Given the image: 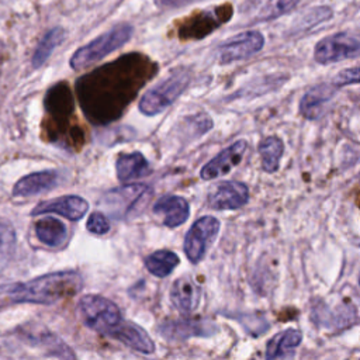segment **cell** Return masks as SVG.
Listing matches in <instances>:
<instances>
[{
  "mask_svg": "<svg viewBox=\"0 0 360 360\" xmlns=\"http://www.w3.org/2000/svg\"><path fill=\"white\" fill-rule=\"evenodd\" d=\"M359 285H360V276H359Z\"/></svg>",
  "mask_w": 360,
  "mask_h": 360,
  "instance_id": "29",
  "label": "cell"
},
{
  "mask_svg": "<svg viewBox=\"0 0 360 360\" xmlns=\"http://www.w3.org/2000/svg\"><path fill=\"white\" fill-rule=\"evenodd\" d=\"M354 83H360V66L343 69L332 80V84L336 89L343 87V86H349V84H354Z\"/></svg>",
  "mask_w": 360,
  "mask_h": 360,
  "instance_id": "27",
  "label": "cell"
},
{
  "mask_svg": "<svg viewBox=\"0 0 360 360\" xmlns=\"http://www.w3.org/2000/svg\"><path fill=\"white\" fill-rule=\"evenodd\" d=\"M150 188L146 184H128L114 188L103 198V205L115 218H128L148 200Z\"/></svg>",
  "mask_w": 360,
  "mask_h": 360,
  "instance_id": "6",
  "label": "cell"
},
{
  "mask_svg": "<svg viewBox=\"0 0 360 360\" xmlns=\"http://www.w3.org/2000/svg\"><path fill=\"white\" fill-rule=\"evenodd\" d=\"M89 210V202L80 195H63L55 200L42 201L31 211V215L59 214L70 221H79Z\"/></svg>",
  "mask_w": 360,
  "mask_h": 360,
  "instance_id": "11",
  "label": "cell"
},
{
  "mask_svg": "<svg viewBox=\"0 0 360 360\" xmlns=\"http://www.w3.org/2000/svg\"><path fill=\"white\" fill-rule=\"evenodd\" d=\"M146 269L156 277H166L169 276L174 267L179 264V256L172 250H156L149 255L145 260Z\"/></svg>",
  "mask_w": 360,
  "mask_h": 360,
  "instance_id": "24",
  "label": "cell"
},
{
  "mask_svg": "<svg viewBox=\"0 0 360 360\" xmlns=\"http://www.w3.org/2000/svg\"><path fill=\"white\" fill-rule=\"evenodd\" d=\"M257 150L262 159V169L267 173L277 172L280 167V159L284 153L283 141L276 135L266 136L260 141Z\"/></svg>",
  "mask_w": 360,
  "mask_h": 360,
  "instance_id": "22",
  "label": "cell"
},
{
  "mask_svg": "<svg viewBox=\"0 0 360 360\" xmlns=\"http://www.w3.org/2000/svg\"><path fill=\"white\" fill-rule=\"evenodd\" d=\"M134 27L128 22H121L114 25L107 32L98 35L89 44L80 46L70 58V68L80 70L90 66L94 62L101 60L108 53L124 46L132 37Z\"/></svg>",
  "mask_w": 360,
  "mask_h": 360,
  "instance_id": "2",
  "label": "cell"
},
{
  "mask_svg": "<svg viewBox=\"0 0 360 360\" xmlns=\"http://www.w3.org/2000/svg\"><path fill=\"white\" fill-rule=\"evenodd\" d=\"M300 0H246L243 13L253 21H269L291 11Z\"/></svg>",
  "mask_w": 360,
  "mask_h": 360,
  "instance_id": "14",
  "label": "cell"
},
{
  "mask_svg": "<svg viewBox=\"0 0 360 360\" xmlns=\"http://www.w3.org/2000/svg\"><path fill=\"white\" fill-rule=\"evenodd\" d=\"M153 212L162 217V221L169 228H176L184 224L190 215V205L180 195H165L153 204Z\"/></svg>",
  "mask_w": 360,
  "mask_h": 360,
  "instance_id": "15",
  "label": "cell"
},
{
  "mask_svg": "<svg viewBox=\"0 0 360 360\" xmlns=\"http://www.w3.org/2000/svg\"><path fill=\"white\" fill-rule=\"evenodd\" d=\"M82 287L83 278L80 273L65 270L48 273L27 283L17 284L8 292L14 302L49 305L76 295Z\"/></svg>",
  "mask_w": 360,
  "mask_h": 360,
  "instance_id": "1",
  "label": "cell"
},
{
  "mask_svg": "<svg viewBox=\"0 0 360 360\" xmlns=\"http://www.w3.org/2000/svg\"><path fill=\"white\" fill-rule=\"evenodd\" d=\"M214 325L207 319L170 321L160 326V333L167 339H187L190 336H208L214 332Z\"/></svg>",
  "mask_w": 360,
  "mask_h": 360,
  "instance_id": "18",
  "label": "cell"
},
{
  "mask_svg": "<svg viewBox=\"0 0 360 360\" xmlns=\"http://www.w3.org/2000/svg\"><path fill=\"white\" fill-rule=\"evenodd\" d=\"M190 83V75L186 70L172 73L158 86L149 89L139 101V111L143 115L153 117L166 110Z\"/></svg>",
  "mask_w": 360,
  "mask_h": 360,
  "instance_id": "4",
  "label": "cell"
},
{
  "mask_svg": "<svg viewBox=\"0 0 360 360\" xmlns=\"http://www.w3.org/2000/svg\"><path fill=\"white\" fill-rule=\"evenodd\" d=\"M86 226H87L89 232L96 233V235H104L110 231V222H108L107 217L100 211H96L89 217Z\"/></svg>",
  "mask_w": 360,
  "mask_h": 360,
  "instance_id": "26",
  "label": "cell"
},
{
  "mask_svg": "<svg viewBox=\"0 0 360 360\" xmlns=\"http://www.w3.org/2000/svg\"><path fill=\"white\" fill-rule=\"evenodd\" d=\"M264 46V37L259 31H243L218 48V59L221 63H231L248 59L262 51Z\"/></svg>",
  "mask_w": 360,
  "mask_h": 360,
  "instance_id": "8",
  "label": "cell"
},
{
  "mask_svg": "<svg viewBox=\"0 0 360 360\" xmlns=\"http://www.w3.org/2000/svg\"><path fill=\"white\" fill-rule=\"evenodd\" d=\"M302 340V333L297 329H285L277 335H274L266 347V359L276 360L278 357L285 356L292 349H295Z\"/></svg>",
  "mask_w": 360,
  "mask_h": 360,
  "instance_id": "21",
  "label": "cell"
},
{
  "mask_svg": "<svg viewBox=\"0 0 360 360\" xmlns=\"http://www.w3.org/2000/svg\"><path fill=\"white\" fill-rule=\"evenodd\" d=\"M219 226V221L211 215L201 217L191 225L184 238V253L191 263L202 260L208 248L215 240Z\"/></svg>",
  "mask_w": 360,
  "mask_h": 360,
  "instance_id": "7",
  "label": "cell"
},
{
  "mask_svg": "<svg viewBox=\"0 0 360 360\" xmlns=\"http://www.w3.org/2000/svg\"><path fill=\"white\" fill-rule=\"evenodd\" d=\"M248 149V142L239 139L221 150L215 158L205 163L200 172L202 180H212L229 173L235 166H238Z\"/></svg>",
  "mask_w": 360,
  "mask_h": 360,
  "instance_id": "9",
  "label": "cell"
},
{
  "mask_svg": "<svg viewBox=\"0 0 360 360\" xmlns=\"http://www.w3.org/2000/svg\"><path fill=\"white\" fill-rule=\"evenodd\" d=\"M200 285L191 277H179L170 288V300L181 314H191L200 302Z\"/></svg>",
  "mask_w": 360,
  "mask_h": 360,
  "instance_id": "16",
  "label": "cell"
},
{
  "mask_svg": "<svg viewBox=\"0 0 360 360\" xmlns=\"http://www.w3.org/2000/svg\"><path fill=\"white\" fill-rule=\"evenodd\" d=\"M79 315L87 328L110 338L124 322L118 307L112 301L94 294L80 298Z\"/></svg>",
  "mask_w": 360,
  "mask_h": 360,
  "instance_id": "3",
  "label": "cell"
},
{
  "mask_svg": "<svg viewBox=\"0 0 360 360\" xmlns=\"http://www.w3.org/2000/svg\"><path fill=\"white\" fill-rule=\"evenodd\" d=\"M335 93L336 87L332 83H322L311 87L300 100V112L307 120L319 118L325 112L326 105L333 98Z\"/></svg>",
  "mask_w": 360,
  "mask_h": 360,
  "instance_id": "13",
  "label": "cell"
},
{
  "mask_svg": "<svg viewBox=\"0 0 360 360\" xmlns=\"http://www.w3.org/2000/svg\"><path fill=\"white\" fill-rule=\"evenodd\" d=\"M249 201V188L245 183L229 180L219 183L208 195V205L212 210H238Z\"/></svg>",
  "mask_w": 360,
  "mask_h": 360,
  "instance_id": "10",
  "label": "cell"
},
{
  "mask_svg": "<svg viewBox=\"0 0 360 360\" xmlns=\"http://www.w3.org/2000/svg\"><path fill=\"white\" fill-rule=\"evenodd\" d=\"M111 338L143 354H150L155 350V343L146 330L127 319H124V322L112 333Z\"/></svg>",
  "mask_w": 360,
  "mask_h": 360,
  "instance_id": "17",
  "label": "cell"
},
{
  "mask_svg": "<svg viewBox=\"0 0 360 360\" xmlns=\"http://www.w3.org/2000/svg\"><path fill=\"white\" fill-rule=\"evenodd\" d=\"M153 1L160 8H174V7H181V6L194 3L197 0H153Z\"/></svg>",
  "mask_w": 360,
  "mask_h": 360,
  "instance_id": "28",
  "label": "cell"
},
{
  "mask_svg": "<svg viewBox=\"0 0 360 360\" xmlns=\"http://www.w3.org/2000/svg\"><path fill=\"white\" fill-rule=\"evenodd\" d=\"M35 235L44 245L49 248H59L68 239V228L58 218L46 217L35 224Z\"/></svg>",
  "mask_w": 360,
  "mask_h": 360,
  "instance_id": "20",
  "label": "cell"
},
{
  "mask_svg": "<svg viewBox=\"0 0 360 360\" xmlns=\"http://www.w3.org/2000/svg\"><path fill=\"white\" fill-rule=\"evenodd\" d=\"M60 183L59 170H41L21 177L13 187L14 197H30L46 193Z\"/></svg>",
  "mask_w": 360,
  "mask_h": 360,
  "instance_id": "12",
  "label": "cell"
},
{
  "mask_svg": "<svg viewBox=\"0 0 360 360\" xmlns=\"http://www.w3.org/2000/svg\"><path fill=\"white\" fill-rule=\"evenodd\" d=\"M115 172L118 180L131 181L148 176L150 166L141 152L121 153L115 160Z\"/></svg>",
  "mask_w": 360,
  "mask_h": 360,
  "instance_id": "19",
  "label": "cell"
},
{
  "mask_svg": "<svg viewBox=\"0 0 360 360\" xmlns=\"http://www.w3.org/2000/svg\"><path fill=\"white\" fill-rule=\"evenodd\" d=\"M15 249V231L4 218H0V271L8 264Z\"/></svg>",
  "mask_w": 360,
  "mask_h": 360,
  "instance_id": "25",
  "label": "cell"
},
{
  "mask_svg": "<svg viewBox=\"0 0 360 360\" xmlns=\"http://www.w3.org/2000/svg\"><path fill=\"white\" fill-rule=\"evenodd\" d=\"M66 37V31L62 27H55L52 30H49L38 42L35 52L32 55L31 63L34 69L41 68L46 59L51 56V53L63 42Z\"/></svg>",
  "mask_w": 360,
  "mask_h": 360,
  "instance_id": "23",
  "label": "cell"
},
{
  "mask_svg": "<svg viewBox=\"0 0 360 360\" xmlns=\"http://www.w3.org/2000/svg\"><path fill=\"white\" fill-rule=\"evenodd\" d=\"M357 55H360V35L347 31L322 38L314 49V58L321 65L339 62Z\"/></svg>",
  "mask_w": 360,
  "mask_h": 360,
  "instance_id": "5",
  "label": "cell"
}]
</instances>
